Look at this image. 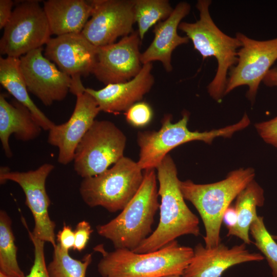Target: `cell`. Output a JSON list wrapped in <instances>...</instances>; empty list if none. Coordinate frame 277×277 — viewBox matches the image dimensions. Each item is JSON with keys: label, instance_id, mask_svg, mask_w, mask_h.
Returning <instances> with one entry per match:
<instances>
[{"label": "cell", "instance_id": "1", "mask_svg": "<svg viewBox=\"0 0 277 277\" xmlns=\"http://www.w3.org/2000/svg\"><path fill=\"white\" fill-rule=\"evenodd\" d=\"M156 169L161 197L160 221L155 230L132 250L136 253L156 251L182 235L200 234L199 219L185 202L171 156L167 154Z\"/></svg>", "mask_w": 277, "mask_h": 277}, {"label": "cell", "instance_id": "2", "mask_svg": "<svg viewBox=\"0 0 277 277\" xmlns=\"http://www.w3.org/2000/svg\"><path fill=\"white\" fill-rule=\"evenodd\" d=\"M102 254L97 271L103 277L182 276L190 262L193 249L173 241L152 252L138 253L126 249L106 251L103 245L94 248Z\"/></svg>", "mask_w": 277, "mask_h": 277}, {"label": "cell", "instance_id": "3", "mask_svg": "<svg viewBox=\"0 0 277 277\" xmlns=\"http://www.w3.org/2000/svg\"><path fill=\"white\" fill-rule=\"evenodd\" d=\"M142 183L121 212L108 223L96 227L98 235L110 240L115 249L133 250L152 232L155 215L160 208L155 169L143 171Z\"/></svg>", "mask_w": 277, "mask_h": 277}, {"label": "cell", "instance_id": "4", "mask_svg": "<svg viewBox=\"0 0 277 277\" xmlns=\"http://www.w3.org/2000/svg\"><path fill=\"white\" fill-rule=\"evenodd\" d=\"M254 169L247 168L232 171L225 179L213 183L180 181L184 198L193 204L203 221L205 247H214L221 243L220 230L224 214L232 201L254 180Z\"/></svg>", "mask_w": 277, "mask_h": 277}, {"label": "cell", "instance_id": "5", "mask_svg": "<svg viewBox=\"0 0 277 277\" xmlns=\"http://www.w3.org/2000/svg\"><path fill=\"white\" fill-rule=\"evenodd\" d=\"M211 3L210 0L197 1L199 19L194 23L181 22L179 29L191 40L194 49L203 60L210 56L216 60V74L207 89L210 96L219 101L225 95L228 72L238 62V52L242 43L236 37L225 34L215 24L209 12Z\"/></svg>", "mask_w": 277, "mask_h": 277}, {"label": "cell", "instance_id": "6", "mask_svg": "<svg viewBox=\"0 0 277 277\" xmlns=\"http://www.w3.org/2000/svg\"><path fill=\"white\" fill-rule=\"evenodd\" d=\"M189 118V113L185 111L181 119L173 123L172 115L166 114L162 120L161 128L158 131L137 133L140 155L137 163L143 170L156 169L168 152L180 145L193 141L210 144L217 137H231L236 131L247 127L250 123L245 113L239 122L233 125L209 131H191L187 127Z\"/></svg>", "mask_w": 277, "mask_h": 277}, {"label": "cell", "instance_id": "7", "mask_svg": "<svg viewBox=\"0 0 277 277\" xmlns=\"http://www.w3.org/2000/svg\"><path fill=\"white\" fill-rule=\"evenodd\" d=\"M144 178L137 162L123 156L113 166L94 176L84 178L79 191L88 206H101L110 212L122 210L139 189Z\"/></svg>", "mask_w": 277, "mask_h": 277}, {"label": "cell", "instance_id": "8", "mask_svg": "<svg viewBox=\"0 0 277 277\" xmlns=\"http://www.w3.org/2000/svg\"><path fill=\"white\" fill-rule=\"evenodd\" d=\"M127 138L113 123L95 120L75 150L74 169L84 178L97 175L124 156Z\"/></svg>", "mask_w": 277, "mask_h": 277}, {"label": "cell", "instance_id": "9", "mask_svg": "<svg viewBox=\"0 0 277 277\" xmlns=\"http://www.w3.org/2000/svg\"><path fill=\"white\" fill-rule=\"evenodd\" d=\"M4 29L0 53L9 57L19 58L42 47L51 38L47 17L37 1L19 3Z\"/></svg>", "mask_w": 277, "mask_h": 277}, {"label": "cell", "instance_id": "10", "mask_svg": "<svg viewBox=\"0 0 277 277\" xmlns=\"http://www.w3.org/2000/svg\"><path fill=\"white\" fill-rule=\"evenodd\" d=\"M242 46L238 62L230 69L225 95L241 86L247 85L246 96L254 101L260 84L277 60V38L257 41L238 32L236 36Z\"/></svg>", "mask_w": 277, "mask_h": 277}, {"label": "cell", "instance_id": "11", "mask_svg": "<svg viewBox=\"0 0 277 277\" xmlns=\"http://www.w3.org/2000/svg\"><path fill=\"white\" fill-rule=\"evenodd\" d=\"M54 166L45 163L34 170L12 171L7 167L0 169V183L11 181L18 184L26 197L25 204L31 212L34 222L32 233L37 238L55 247V223L50 219L48 208L51 201L46 190V181Z\"/></svg>", "mask_w": 277, "mask_h": 277}, {"label": "cell", "instance_id": "12", "mask_svg": "<svg viewBox=\"0 0 277 277\" xmlns=\"http://www.w3.org/2000/svg\"><path fill=\"white\" fill-rule=\"evenodd\" d=\"M91 3L93 12L81 33L95 46L112 44L134 31V0H93Z\"/></svg>", "mask_w": 277, "mask_h": 277}, {"label": "cell", "instance_id": "13", "mask_svg": "<svg viewBox=\"0 0 277 277\" xmlns=\"http://www.w3.org/2000/svg\"><path fill=\"white\" fill-rule=\"evenodd\" d=\"M43 50L41 47L20 57V69L28 91L48 106L66 97L72 78L44 56Z\"/></svg>", "mask_w": 277, "mask_h": 277}, {"label": "cell", "instance_id": "14", "mask_svg": "<svg viewBox=\"0 0 277 277\" xmlns=\"http://www.w3.org/2000/svg\"><path fill=\"white\" fill-rule=\"evenodd\" d=\"M141 41L136 31L117 43L98 47L92 74L106 85L131 80L143 67L140 51Z\"/></svg>", "mask_w": 277, "mask_h": 277}, {"label": "cell", "instance_id": "15", "mask_svg": "<svg viewBox=\"0 0 277 277\" xmlns=\"http://www.w3.org/2000/svg\"><path fill=\"white\" fill-rule=\"evenodd\" d=\"M76 96L70 118L62 124H55L48 136V143L58 149V162L65 165L73 161L76 148L101 111L95 98L85 90Z\"/></svg>", "mask_w": 277, "mask_h": 277}, {"label": "cell", "instance_id": "16", "mask_svg": "<svg viewBox=\"0 0 277 277\" xmlns=\"http://www.w3.org/2000/svg\"><path fill=\"white\" fill-rule=\"evenodd\" d=\"M98 48L81 33L51 38L46 45L44 55L72 79L92 73Z\"/></svg>", "mask_w": 277, "mask_h": 277}, {"label": "cell", "instance_id": "17", "mask_svg": "<svg viewBox=\"0 0 277 277\" xmlns=\"http://www.w3.org/2000/svg\"><path fill=\"white\" fill-rule=\"evenodd\" d=\"M264 256L251 252L244 243L229 248L220 243L208 248L202 243L193 249V255L183 274V277H221L228 268L241 263L259 262Z\"/></svg>", "mask_w": 277, "mask_h": 277}, {"label": "cell", "instance_id": "18", "mask_svg": "<svg viewBox=\"0 0 277 277\" xmlns=\"http://www.w3.org/2000/svg\"><path fill=\"white\" fill-rule=\"evenodd\" d=\"M152 63L143 65L140 73L127 82L111 84L100 90L86 88L85 91L96 100L101 111L117 113L126 111L151 89L154 83Z\"/></svg>", "mask_w": 277, "mask_h": 277}, {"label": "cell", "instance_id": "19", "mask_svg": "<svg viewBox=\"0 0 277 277\" xmlns=\"http://www.w3.org/2000/svg\"><path fill=\"white\" fill-rule=\"evenodd\" d=\"M190 8L188 3L181 2L166 19L155 25L153 31L154 38L141 55L143 65L159 61L167 72L172 70L171 56L173 50L179 46L189 42L187 36L179 35L177 29L182 19L189 13Z\"/></svg>", "mask_w": 277, "mask_h": 277}, {"label": "cell", "instance_id": "20", "mask_svg": "<svg viewBox=\"0 0 277 277\" xmlns=\"http://www.w3.org/2000/svg\"><path fill=\"white\" fill-rule=\"evenodd\" d=\"M42 128L29 110L16 101L8 102L0 94V140L6 156L11 158L12 152L9 143L13 134L18 140L27 142L37 138Z\"/></svg>", "mask_w": 277, "mask_h": 277}, {"label": "cell", "instance_id": "21", "mask_svg": "<svg viewBox=\"0 0 277 277\" xmlns=\"http://www.w3.org/2000/svg\"><path fill=\"white\" fill-rule=\"evenodd\" d=\"M43 8L51 34L56 36L81 33L93 12L91 1L84 0H48Z\"/></svg>", "mask_w": 277, "mask_h": 277}, {"label": "cell", "instance_id": "22", "mask_svg": "<svg viewBox=\"0 0 277 277\" xmlns=\"http://www.w3.org/2000/svg\"><path fill=\"white\" fill-rule=\"evenodd\" d=\"M0 83L16 101L29 110L43 130L49 131L55 125L31 99L20 69L19 58L0 57Z\"/></svg>", "mask_w": 277, "mask_h": 277}, {"label": "cell", "instance_id": "23", "mask_svg": "<svg viewBox=\"0 0 277 277\" xmlns=\"http://www.w3.org/2000/svg\"><path fill=\"white\" fill-rule=\"evenodd\" d=\"M264 202V191L254 180L237 196L234 208L236 214L235 225L228 229L227 236H235L246 245L252 243L249 236L251 224L258 217L256 208Z\"/></svg>", "mask_w": 277, "mask_h": 277}, {"label": "cell", "instance_id": "24", "mask_svg": "<svg viewBox=\"0 0 277 277\" xmlns=\"http://www.w3.org/2000/svg\"><path fill=\"white\" fill-rule=\"evenodd\" d=\"M7 213L0 211V271L14 277H25L17 260V248Z\"/></svg>", "mask_w": 277, "mask_h": 277}, {"label": "cell", "instance_id": "25", "mask_svg": "<svg viewBox=\"0 0 277 277\" xmlns=\"http://www.w3.org/2000/svg\"><path fill=\"white\" fill-rule=\"evenodd\" d=\"M173 10L168 0H134L135 20L141 40L151 27L166 19Z\"/></svg>", "mask_w": 277, "mask_h": 277}, {"label": "cell", "instance_id": "26", "mask_svg": "<svg viewBox=\"0 0 277 277\" xmlns=\"http://www.w3.org/2000/svg\"><path fill=\"white\" fill-rule=\"evenodd\" d=\"M53 248L52 260L47 266L50 277H86L92 261L91 253L78 260L72 258L69 251L62 249L58 244Z\"/></svg>", "mask_w": 277, "mask_h": 277}, {"label": "cell", "instance_id": "27", "mask_svg": "<svg viewBox=\"0 0 277 277\" xmlns=\"http://www.w3.org/2000/svg\"><path fill=\"white\" fill-rule=\"evenodd\" d=\"M249 233L254 240V244L267 260L273 277H277V243L267 230L264 217L258 216L251 224Z\"/></svg>", "mask_w": 277, "mask_h": 277}, {"label": "cell", "instance_id": "28", "mask_svg": "<svg viewBox=\"0 0 277 277\" xmlns=\"http://www.w3.org/2000/svg\"><path fill=\"white\" fill-rule=\"evenodd\" d=\"M22 222L26 228L34 246V261L29 273L25 277H50L46 264L44 245L45 242L35 237L28 228L25 220Z\"/></svg>", "mask_w": 277, "mask_h": 277}, {"label": "cell", "instance_id": "29", "mask_svg": "<svg viewBox=\"0 0 277 277\" xmlns=\"http://www.w3.org/2000/svg\"><path fill=\"white\" fill-rule=\"evenodd\" d=\"M126 121L135 127H143L151 121L153 112L149 104L145 102L135 103L125 113Z\"/></svg>", "mask_w": 277, "mask_h": 277}, {"label": "cell", "instance_id": "30", "mask_svg": "<svg viewBox=\"0 0 277 277\" xmlns=\"http://www.w3.org/2000/svg\"><path fill=\"white\" fill-rule=\"evenodd\" d=\"M255 128L265 142L277 147V116L270 120L257 123Z\"/></svg>", "mask_w": 277, "mask_h": 277}, {"label": "cell", "instance_id": "31", "mask_svg": "<svg viewBox=\"0 0 277 277\" xmlns=\"http://www.w3.org/2000/svg\"><path fill=\"white\" fill-rule=\"evenodd\" d=\"M74 232L75 241L73 249L81 252L85 248L93 230L90 223L83 220L77 224Z\"/></svg>", "mask_w": 277, "mask_h": 277}, {"label": "cell", "instance_id": "32", "mask_svg": "<svg viewBox=\"0 0 277 277\" xmlns=\"http://www.w3.org/2000/svg\"><path fill=\"white\" fill-rule=\"evenodd\" d=\"M57 241L60 247L65 251H69L71 248H73L74 232L70 226L64 223L63 228L57 234Z\"/></svg>", "mask_w": 277, "mask_h": 277}, {"label": "cell", "instance_id": "33", "mask_svg": "<svg viewBox=\"0 0 277 277\" xmlns=\"http://www.w3.org/2000/svg\"><path fill=\"white\" fill-rule=\"evenodd\" d=\"M13 3L11 0H0L1 29L5 28L11 16Z\"/></svg>", "mask_w": 277, "mask_h": 277}, {"label": "cell", "instance_id": "34", "mask_svg": "<svg viewBox=\"0 0 277 277\" xmlns=\"http://www.w3.org/2000/svg\"><path fill=\"white\" fill-rule=\"evenodd\" d=\"M236 222V214L234 207L229 206L225 212L223 222L225 224L227 229L233 227Z\"/></svg>", "mask_w": 277, "mask_h": 277}, {"label": "cell", "instance_id": "35", "mask_svg": "<svg viewBox=\"0 0 277 277\" xmlns=\"http://www.w3.org/2000/svg\"><path fill=\"white\" fill-rule=\"evenodd\" d=\"M263 81L264 84L267 86H277V67L270 69Z\"/></svg>", "mask_w": 277, "mask_h": 277}, {"label": "cell", "instance_id": "36", "mask_svg": "<svg viewBox=\"0 0 277 277\" xmlns=\"http://www.w3.org/2000/svg\"><path fill=\"white\" fill-rule=\"evenodd\" d=\"M0 277H14V276L8 274L2 271H0Z\"/></svg>", "mask_w": 277, "mask_h": 277}, {"label": "cell", "instance_id": "37", "mask_svg": "<svg viewBox=\"0 0 277 277\" xmlns=\"http://www.w3.org/2000/svg\"><path fill=\"white\" fill-rule=\"evenodd\" d=\"M165 277H183V276H180V275H170V276H167Z\"/></svg>", "mask_w": 277, "mask_h": 277}, {"label": "cell", "instance_id": "38", "mask_svg": "<svg viewBox=\"0 0 277 277\" xmlns=\"http://www.w3.org/2000/svg\"><path fill=\"white\" fill-rule=\"evenodd\" d=\"M274 240H277V235H272Z\"/></svg>", "mask_w": 277, "mask_h": 277}]
</instances>
